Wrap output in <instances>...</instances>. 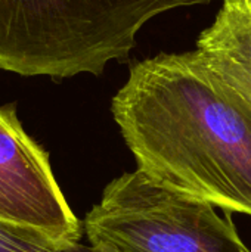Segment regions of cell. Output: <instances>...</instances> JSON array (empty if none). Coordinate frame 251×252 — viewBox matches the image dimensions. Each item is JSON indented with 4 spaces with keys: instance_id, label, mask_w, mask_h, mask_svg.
<instances>
[{
    "instance_id": "obj_4",
    "label": "cell",
    "mask_w": 251,
    "mask_h": 252,
    "mask_svg": "<svg viewBox=\"0 0 251 252\" xmlns=\"http://www.w3.org/2000/svg\"><path fill=\"white\" fill-rule=\"evenodd\" d=\"M0 221L56 245L80 242L83 233L49 154L24 130L13 103L0 106Z\"/></svg>"
},
{
    "instance_id": "obj_3",
    "label": "cell",
    "mask_w": 251,
    "mask_h": 252,
    "mask_svg": "<svg viewBox=\"0 0 251 252\" xmlns=\"http://www.w3.org/2000/svg\"><path fill=\"white\" fill-rule=\"evenodd\" d=\"M229 216L136 170L107 185L83 230L104 252H250Z\"/></svg>"
},
{
    "instance_id": "obj_5",
    "label": "cell",
    "mask_w": 251,
    "mask_h": 252,
    "mask_svg": "<svg viewBox=\"0 0 251 252\" xmlns=\"http://www.w3.org/2000/svg\"><path fill=\"white\" fill-rule=\"evenodd\" d=\"M197 49L251 66V1L223 0L215 22L200 34Z\"/></svg>"
},
{
    "instance_id": "obj_7",
    "label": "cell",
    "mask_w": 251,
    "mask_h": 252,
    "mask_svg": "<svg viewBox=\"0 0 251 252\" xmlns=\"http://www.w3.org/2000/svg\"><path fill=\"white\" fill-rule=\"evenodd\" d=\"M200 53L204 62L225 83H228L231 87L238 90L244 97L251 100V66H247L244 63H240L234 59H229L220 55H210V53H203V52Z\"/></svg>"
},
{
    "instance_id": "obj_2",
    "label": "cell",
    "mask_w": 251,
    "mask_h": 252,
    "mask_svg": "<svg viewBox=\"0 0 251 252\" xmlns=\"http://www.w3.org/2000/svg\"><path fill=\"white\" fill-rule=\"evenodd\" d=\"M213 0H0V69L22 77L99 75L126 61L152 18Z\"/></svg>"
},
{
    "instance_id": "obj_6",
    "label": "cell",
    "mask_w": 251,
    "mask_h": 252,
    "mask_svg": "<svg viewBox=\"0 0 251 252\" xmlns=\"http://www.w3.org/2000/svg\"><path fill=\"white\" fill-rule=\"evenodd\" d=\"M0 252H104L95 247L75 242L56 245L47 239L0 221Z\"/></svg>"
},
{
    "instance_id": "obj_8",
    "label": "cell",
    "mask_w": 251,
    "mask_h": 252,
    "mask_svg": "<svg viewBox=\"0 0 251 252\" xmlns=\"http://www.w3.org/2000/svg\"><path fill=\"white\" fill-rule=\"evenodd\" d=\"M249 1H251V0H249Z\"/></svg>"
},
{
    "instance_id": "obj_1",
    "label": "cell",
    "mask_w": 251,
    "mask_h": 252,
    "mask_svg": "<svg viewBox=\"0 0 251 252\" xmlns=\"http://www.w3.org/2000/svg\"><path fill=\"white\" fill-rule=\"evenodd\" d=\"M111 111L138 170L179 195L251 216V100L197 49L135 63Z\"/></svg>"
}]
</instances>
